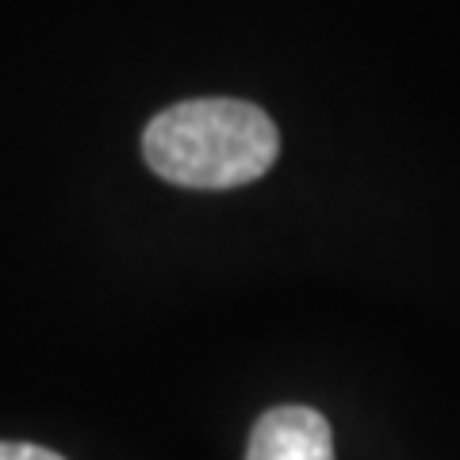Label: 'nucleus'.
<instances>
[{
    "mask_svg": "<svg viewBox=\"0 0 460 460\" xmlns=\"http://www.w3.org/2000/svg\"><path fill=\"white\" fill-rule=\"evenodd\" d=\"M280 154V131L250 100H184L154 115L142 135V157L181 189H238L265 177Z\"/></svg>",
    "mask_w": 460,
    "mask_h": 460,
    "instance_id": "f257e3e1",
    "label": "nucleus"
},
{
    "mask_svg": "<svg viewBox=\"0 0 460 460\" xmlns=\"http://www.w3.org/2000/svg\"><path fill=\"white\" fill-rule=\"evenodd\" d=\"M246 460H334V434L314 407H272L253 426Z\"/></svg>",
    "mask_w": 460,
    "mask_h": 460,
    "instance_id": "f03ea898",
    "label": "nucleus"
},
{
    "mask_svg": "<svg viewBox=\"0 0 460 460\" xmlns=\"http://www.w3.org/2000/svg\"><path fill=\"white\" fill-rule=\"evenodd\" d=\"M0 460H66L42 445H20V441H0Z\"/></svg>",
    "mask_w": 460,
    "mask_h": 460,
    "instance_id": "7ed1b4c3",
    "label": "nucleus"
}]
</instances>
